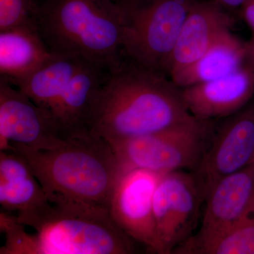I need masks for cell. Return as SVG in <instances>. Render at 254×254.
<instances>
[{
    "mask_svg": "<svg viewBox=\"0 0 254 254\" xmlns=\"http://www.w3.org/2000/svg\"><path fill=\"white\" fill-rule=\"evenodd\" d=\"M28 211L0 213L1 254H129L133 240L109 210L61 195Z\"/></svg>",
    "mask_w": 254,
    "mask_h": 254,
    "instance_id": "1",
    "label": "cell"
},
{
    "mask_svg": "<svg viewBox=\"0 0 254 254\" xmlns=\"http://www.w3.org/2000/svg\"><path fill=\"white\" fill-rule=\"evenodd\" d=\"M194 118L185 105L181 88L171 79L124 56L98 93L89 129L111 143Z\"/></svg>",
    "mask_w": 254,
    "mask_h": 254,
    "instance_id": "2",
    "label": "cell"
},
{
    "mask_svg": "<svg viewBox=\"0 0 254 254\" xmlns=\"http://www.w3.org/2000/svg\"><path fill=\"white\" fill-rule=\"evenodd\" d=\"M22 156L48 195L109 209L114 190L123 171L111 145L90 132L68 137L63 144L50 150L32 149L10 143Z\"/></svg>",
    "mask_w": 254,
    "mask_h": 254,
    "instance_id": "3",
    "label": "cell"
},
{
    "mask_svg": "<svg viewBox=\"0 0 254 254\" xmlns=\"http://www.w3.org/2000/svg\"><path fill=\"white\" fill-rule=\"evenodd\" d=\"M36 25L51 53L113 69L123 59L124 16L115 0H42Z\"/></svg>",
    "mask_w": 254,
    "mask_h": 254,
    "instance_id": "4",
    "label": "cell"
},
{
    "mask_svg": "<svg viewBox=\"0 0 254 254\" xmlns=\"http://www.w3.org/2000/svg\"><path fill=\"white\" fill-rule=\"evenodd\" d=\"M115 1L123 12V55L169 77L172 55L195 0Z\"/></svg>",
    "mask_w": 254,
    "mask_h": 254,
    "instance_id": "5",
    "label": "cell"
},
{
    "mask_svg": "<svg viewBox=\"0 0 254 254\" xmlns=\"http://www.w3.org/2000/svg\"><path fill=\"white\" fill-rule=\"evenodd\" d=\"M211 121L194 118L148 134L109 143L122 171H194L213 133Z\"/></svg>",
    "mask_w": 254,
    "mask_h": 254,
    "instance_id": "6",
    "label": "cell"
},
{
    "mask_svg": "<svg viewBox=\"0 0 254 254\" xmlns=\"http://www.w3.org/2000/svg\"><path fill=\"white\" fill-rule=\"evenodd\" d=\"M226 118L213 131L193 171L203 202L222 179L245 168L254 160V102Z\"/></svg>",
    "mask_w": 254,
    "mask_h": 254,
    "instance_id": "7",
    "label": "cell"
},
{
    "mask_svg": "<svg viewBox=\"0 0 254 254\" xmlns=\"http://www.w3.org/2000/svg\"><path fill=\"white\" fill-rule=\"evenodd\" d=\"M165 175L145 169L123 172L108 209L114 221L127 236L159 254H163V251L155 225L153 198Z\"/></svg>",
    "mask_w": 254,
    "mask_h": 254,
    "instance_id": "8",
    "label": "cell"
},
{
    "mask_svg": "<svg viewBox=\"0 0 254 254\" xmlns=\"http://www.w3.org/2000/svg\"><path fill=\"white\" fill-rule=\"evenodd\" d=\"M203 203L193 173L176 170L162 177L155 192L153 212L163 254H173L193 236Z\"/></svg>",
    "mask_w": 254,
    "mask_h": 254,
    "instance_id": "9",
    "label": "cell"
},
{
    "mask_svg": "<svg viewBox=\"0 0 254 254\" xmlns=\"http://www.w3.org/2000/svg\"><path fill=\"white\" fill-rule=\"evenodd\" d=\"M0 78V150L9 151L11 143L38 150L63 144L67 138L51 112Z\"/></svg>",
    "mask_w": 254,
    "mask_h": 254,
    "instance_id": "10",
    "label": "cell"
},
{
    "mask_svg": "<svg viewBox=\"0 0 254 254\" xmlns=\"http://www.w3.org/2000/svg\"><path fill=\"white\" fill-rule=\"evenodd\" d=\"M205 202L199 231L173 254H191L195 249L218 238L245 215L254 203V160L219 181Z\"/></svg>",
    "mask_w": 254,
    "mask_h": 254,
    "instance_id": "11",
    "label": "cell"
},
{
    "mask_svg": "<svg viewBox=\"0 0 254 254\" xmlns=\"http://www.w3.org/2000/svg\"><path fill=\"white\" fill-rule=\"evenodd\" d=\"M192 116L203 121L227 118L243 109L254 95V66L250 62L219 79L181 88Z\"/></svg>",
    "mask_w": 254,
    "mask_h": 254,
    "instance_id": "12",
    "label": "cell"
},
{
    "mask_svg": "<svg viewBox=\"0 0 254 254\" xmlns=\"http://www.w3.org/2000/svg\"><path fill=\"white\" fill-rule=\"evenodd\" d=\"M232 18L215 1H195L182 26L174 50L169 77L201 58L225 32Z\"/></svg>",
    "mask_w": 254,
    "mask_h": 254,
    "instance_id": "13",
    "label": "cell"
},
{
    "mask_svg": "<svg viewBox=\"0 0 254 254\" xmlns=\"http://www.w3.org/2000/svg\"><path fill=\"white\" fill-rule=\"evenodd\" d=\"M110 71L106 66L87 60L50 109L66 138L91 132L92 109Z\"/></svg>",
    "mask_w": 254,
    "mask_h": 254,
    "instance_id": "14",
    "label": "cell"
},
{
    "mask_svg": "<svg viewBox=\"0 0 254 254\" xmlns=\"http://www.w3.org/2000/svg\"><path fill=\"white\" fill-rule=\"evenodd\" d=\"M248 61V46L231 31L225 32L201 58L170 76L179 88L219 79L237 71Z\"/></svg>",
    "mask_w": 254,
    "mask_h": 254,
    "instance_id": "15",
    "label": "cell"
},
{
    "mask_svg": "<svg viewBox=\"0 0 254 254\" xmlns=\"http://www.w3.org/2000/svg\"><path fill=\"white\" fill-rule=\"evenodd\" d=\"M48 198L27 162L15 151L0 150V204L6 213L28 211Z\"/></svg>",
    "mask_w": 254,
    "mask_h": 254,
    "instance_id": "16",
    "label": "cell"
},
{
    "mask_svg": "<svg viewBox=\"0 0 254 254\" xmlns=\"http://www.w3.org/2000/svg\"><path fill=\"white\" fill-rule=\"evenodd\" d=\"M51 55L35 26L0 32V78L13 86Z\"/></svg>",
    "mask_w": 254,
    "mask_h": 254,
    "instance_id": "17",
    "label": "cell"
},
{
    "mask_svg": "<svg viewBox=\"0 0 254 254\" xmlns=\"http://www.w3.org/2000/svg\"><path fill=\"white\" fill-rule=\"evenodd\" d=\"M86 61L78 55L51 53L36 69L14 86L36 104L50 110Z\"/></svg>",
    "mask_w": 254,
    "mask_h": 254,
    "instance_id": "18",
    "label": "cell"
},
{
    "mask_svg": "<svg viewBox=\"0 0 254 254\" xmlns=\"http://www.w3.org/2000/svg\"><path fill=\"white\" fill-rule=\"evenodd\" d=\"M191 254H254V203L229 230Z\"/></svg>",
    "mask_w": 254,
    "mask_h": 254,
    "instance_id": "19",
    "label": "cell"
},
{
    "mask_svg": "<svg viewBox=\"0 0 254 254\" xmlns=\"http://www.w3.org/2000/svg\"><path fill=\"white\" fill-rule=\"evenodd\" d=\"M38 3L35 0H0V32L35 26Z\"/></svg>",
    "mask_w": 254,
    "mask_h": 254,
    "instance_id": "20",
    "label": "cell"
},
{
    "mask_svg": "<svg viewBox=\"0 0 254 254\" xmlns=\"http://www.w3.org/2000/svg\"><path fill=\"white\" fill-rule=\"evenodd\" d=\"M244 18L254 33V0H247L242 5Z\"/></svg>",
    "mask_w": 254,
    "mask_h": 254,
    "instance_id": "21",
    "label": "cell"
},
{
    "mask_svg": "<svg viewBox=\"0 0 254 254\" xmlns=\"http://www.w3.org/2000/svg\"><path fill=\"white\" fill-rule=\"evenodd\" d=\"M222 6L228 8L242 7L247 0H215Z\"/></svg>",
    "mask_w": 254,
    "mask_h": 254,
    "instance_id": "22",
    "label": "cell"
},
{
    "mask_svg": "<svg viewBox=\"0 0 254 254\" xmlns=\"http://www.w3.org/2000/svg\"><path fill=\"white\" fill-rule=\"evenodd\" d=\"M248 46V58L254 55V35L252 39L249 43H247Z\"/></svg>",
    "mask_w": 254,
    "mask_h": 254,
    "instance_id": "23",
    "label": "cell"
},
{
    "mask_svg": "<svg viewBox=\"0 0 254 254\" xmlns=\"http://www.w3.org/2000/svg\"><path fill=\"white\" fill-rule=\"evenodd\" d=\"M248 62H250V63L254 66V55H252V56L249 57Z\"/></svg>",
    "mask_w": 254,
    "mask_h": 254,
    "instance_id": "24",
    "label": "cell"
},
{
    "mask_svg": "<svg viewBox=\"0 0 254 254\" xmlns=\"http://www.w3.org/2000/svg\"><path fill=\"white\" fill-rule=\"evenodd\" d=\"M254 160H253V161H254Z\"/></svg>",
    "mask_w": 254,
    "mask_h": 254,
    "instance_id": "25",
    "label": "cell"
}]
</instances>
